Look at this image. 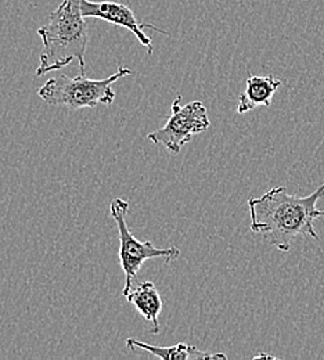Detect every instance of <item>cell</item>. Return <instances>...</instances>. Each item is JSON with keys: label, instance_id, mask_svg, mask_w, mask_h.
Wrapping results in <instances>:
<instances>
[{"label": "cell", "instance_id": "1", "mask_svg": "<svg viewBox=\"0 0 324 360\" xmlns=\"http://www.w3.org/2000/svg\"><path fill=\"white\" fill-rule=\"evenodd\" d=\"M323 195L324 183L306 197L290 194L285 187L278 186L259 198H250L251 230L283 252L290 251L298 236L318 240L315 221L324 217V211L318 208V201Z\"/></svg>", "mask_w": 324, "mask_h": 360}, {"label": "cell", "instance_id": "2", "mask_svg": "<svg viewBox=\"0 0 324 360\" xmlns=\"http://www.w3.org/2000/svg\"><path fill=\"white\" fill-rule=\"evenodd\" d=\"M44 50L37 77L60 71L72 61L79 63L85 75V53L89 42L88 24L81 10V0H63L44 27L38 30Z\"/></svg>", "mask_w": 324, "mask_h": 360}, {"label": "cell", "instance_id": "3", "mask_svg": "<svg viewBox=\"0 0 324 360\" xmlns=\"http://www.w3.org/2000/svg\"><path fill=\"white\" fill-rule=\"evenodd\" d=\"M131 74L132 70L127 67H119L115 74L104 79H91L84 74L74 78L61 74L57 78H50L41 86L38 96L48 105L65 107L74 111L94 108L98 104L111 105L117 96L112 85Z\"/></svg>", "mask_w": 324, "mask_h": 360}, {"label": "cell", "instance_id": "4", "mask_svg": "<svg viewBox=\"0 0 324 360\" xmlns=\"http://www.w3.org/2000/svg\"><path fill=\"white\" fill-rule=\"evenodd\" d=\"M129 202L122 198H114L110 205V214L117 224L119 233V262L125 274L122 294L127 297L135 287L140 269L150 259H164L172 262L181 257V250L176 247L157 248L151 241H139L127 224Z\"/></svg>", "mask_w": 324, "mask_h": 360}, {"label": "cell", "instance_id": "5", "mask_svg": "<svg viewBox=\"0 0 324 360\" xmlns=\"http://www.w3.org/2000/svg\"><path fill=\"white\" fill-rule=\"evenodd\" d=\"M181 100L182 96L179 94L172 104V115L165 127L147 135L148 140L165 147L172 154H179L194 136L208 131L211 127L207 107L201 101L195 100L181 105Z\"/></svg>", "mask_w": 324, "mask_h": 360}, {"label": "cell", "instance_id": "6", "mask_svg": "<svg viewBox=\"0 0 324 360\" xmlns=\"http://www.w3.org/2000/svg\"><path fill=\"white\" fill-rule=\"evenodd\" d=\"M81 10L85 18L104 20L112 25H118L131 31L139 41L140 45L147 49L148 56L153 54V44L150 37L145 35L144 28H150L162 35H169L167 31L157 28L153 24L139 21L135 13L127 4H122V3H117L111 0H101V1L81 0Z\"/></svg>", "mask_w": 324, "mask_h": 360}, {"label": "cell", "instance_id": "7", "mask_svg": "<svg viewBox=\"0 0 324 360\" xmlns=\"http://www.w3.org/2000/svg\"><path fill=\"white\" fill-rule=\"evenodd\" d=\"M280 86L281 81L273 75H251L245 82V89L238 97L237 114H245L262 105L271 107Z\"/></svg>", "mask_w": 324, "mask_h": 360}, {"label": "cell", "instance_id": "8", "mask_svg": "<svg viewBox=\"0 0 324 360\" xmlns=\"http://www.w3.org/2000/svg\"><path fill=\"white\" fill-rule=\"evenodd\" d=\"M127 347L132 351L141 349L144 352H148L154 355L158 359L171 360H215L228 359L225 354H209L200 351L197 347H190L183 342H179L172 347H158V345H150L145 342H141L138 338H128Z\"/></svg>", "mask_w": 324, "mask_h": 360}, {"label": "cell", "instance_id": "9", "mask_svg": "<svg viewBox=\"0 0 324 360\" xmlns=\"http://www.w3.org/2000/svg\"><path fill=\"white\" fill-rule=\"evenodd\" d=\"M127 300L136 308L140 316L153 323V334L160 333V315L162 312L164 304L161 295L151 281L140 283L135 285L131 292L127 295Z\"/></svg>", "mask_w": 324, "mask_h": 360}, {"label": "cell", "instance_id": "10", "mask_svg": "<svg viewBox=\"0 0 324 360\" xmlns=\"http://www.w3.org/2000/svg\"><path fill=\"white\" fill-rule=\"evenodd\" d=\"M262 358H265V359H275L273 356H271V355H266V354H261V355H257L254 359H262Z\"/></svg>", "mask_w": 324, "mask_h": 360}]
</instances>
